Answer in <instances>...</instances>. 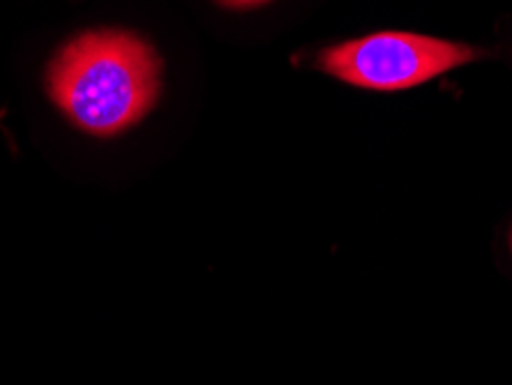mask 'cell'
<instances>
[{
	"instance_id": "1",
	"label": "cell",
	"mask_w": 512,
	"mask_h": 385,
	"mask_svg": "<svg viewBox=\"0 0 512 385\" xmlns=\"http://www.w3.org/2000/svg\"><path fill=\"white\" fill-rule=\"evenodd\" d=\"M47 88L74 125L95 137H111L137 125L155 107L162 60L139 35L90 30L51 60Z\"/></svg>"
},
{
	"instance_id": "2",
	"label": "cell",
	"mask_w": 512,
	"mask_h": 385,
	"mask_svg": "<svg viewBox=\"0 0 512 385\" xmlns=\"http://www.w3.org/2000/svg\"><path fill=\"white\" fill-rule=\"evenodd\" d=\"M480 56V51L466 44L386 30L326 49L319 56V67L351 86L404 90L427 83Z\"/></svg>"
},
{
	"instance_id": "3",
	"label": "cell",
	"mask_w": 512,
	"mask_h": 385,
	"mask_svg": "<svg viewBox=\"0 0 512 385\" xmlns=\"http://www.w3.org/2000/svg\"><path fill=\"white\" fill-rule=\"evenodd\" d=\"M220 3L227 7H252V5L268 3V0H220Z\"/></svg>"
},
{
	"instance_id": "4",
	"label": "cell",
	"mask_w": 512,
	"mask_h": 385,
	"mask_svg": "<svg viewBox=\"0 0 512 385\" xmlns=\"http://www.w3.org/2000/svg\"><path fill=\"white\" fill-rule=\"evenodd\" d=\"M510 245H512V236H510Z\"/></svg>"
}]
</instances>
